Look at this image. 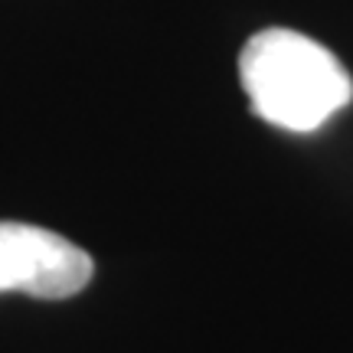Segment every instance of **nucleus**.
<instances>
[{
  "label": "nucleus",
  "mask_w": 353,
  "mask_h": 353,
  "mask_svg": "<svg viewBox=\"0 0 353 353\" xmlns=\"http://www.w3.org/2000/svg\"><path fill=\"white\" fill-rule=\"evenodd\" d=\"M239 79L252 112L275 128L307 134L353 99L341 59L294 30H262L239 56Z\"/></svg>",
  "instance_id": "f257e3e1"
},
{
  "label": "nucleus",
  "mask_w": 353,
  "mask_h": 353,
  "mask_svg": "<svg viewBox=\"0 0 353 353\" xmlns=\"http://www.w3.org/2000/svg\"><path fill=\"white\" fill-rule=\"evenodd\" d=\"M95 265L85 249L59 232L30 223H0V291L33 298H69L92 281Z\"/></svg>",
  "instance_id": "f03ea898"
}]
</instances>
